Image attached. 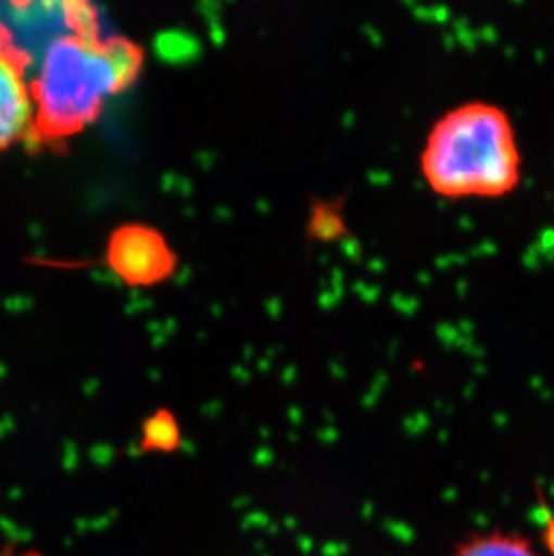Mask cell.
Wrapping results in <instances>:
<instances>
[{"label": "cell", "mask_w": 554, "mask_h": 556, "mask_svg": "<svg viewBox=\"0 0 554 556\" xmlns=\"http://www.w3.org/2000/svg\"><path fill=\"white\" fill-rule=\"evenodd\" d=\"M182 445V429L169 410L158 409L147 416L139 432L137 448L144 454H173Z\"/></svg>", "instance_id": "8992f818"}, {"label": "cell", "mask_w": 554, "mask_h": 556, "mask_svg": "<svg viewBox=\"0 0 554 556\" xmlns=\"http://www.w3.org/2000/svg\"><path fill=\"white\" fill-rule=\"evenodd\" d=\"M314 231H317L320 238H331L340 231L339 218L331 211L320 210V215L315 216Z\"/></svg>", "instance_id": "52a82bcc"}, {"label": "cell", "mask_w": 554, "mask_h": 556, "mask_svg": "<svg viewBox=\"0 0 554 556\" xmlns=\"http://www.w3.org/2000/svg\"><path fill=\"white\" fill-rule=\"evenodd\" d=\"M35 123L32 87L22 62L0 37V150L18 141Z\"/></svg>", "instance_id": "277c9868"}, {"label": "cell", "mask_w": 554, "mask_h": 556, "mask_svg": "<svg viewBox=\"0 0 554 556\" xmlns=\"http://www.w3.org/2000/svg\"><path fill=\"white\" fill-rule=\"evenodd\" d=\"M141 63V49L123 38L101 40L98 31L54 38L32 85L38 130L49 137L81 130L136 79Z\"/></svg>", "instance_id": "7a4b0ae2"}, {"label": "cell", "mask_w": 554, "mask_h": 556, "mask_svg": "<svg viewBox=\"0 0 554 556\" xmlns=\"http://www.w3.org/2000/svg\"><path fill=\"white\" fill-rule=\"evenodd\" d=\"M542 541H544V546L550 549L551 555L554 556V515L547 520V525H545Z\"/></svg>", "instance_id": "ba28073f"}, {"label": "cell", "mask_w": 554, "mask_h": 556, "mask_svg": "<svg viewBox=\"0 0 554 556\" xmlns=\"http://www.w3.org/2000/svg\"><path fill=\"white\" fill-rule=\"evenodd\" d=\"M109 263L125 283L150 287L172 276L177 256L152 227H119L109 243Z\"/></svg>", "instance_id": "3957f363"}, {"label": "cell", "mask_w": 554, "mask_h": 556, "mask_svg": "<svg viewBox=\"0 0 554 556\" xmlns=\"http://www.w3.org/2000/svg\"><path fill=\"white\" fill-rule=\"evenodd\" d=\"M450 556H540L526 536L492 530L466 536Z\"/></svg>", "instance_id": "5b68a950"}, {"label": "cell", "mask_w": 554, "mask_h": 556, "mask_svg": "<svg viewBox=\"0 0 554 556\" xmlns=\"http://www.w3.org/2000/svg\"><path fill=\"white\" fill-rule=\"evenodd\" d=\"M0 556H40L37 553L27 552V553H18V555H10V553H0Z\"/></svg>", "instance_id": "9c48e42d"}, {"label": "cell", "mask_w": 554, "mask_h": 556, "mask_svg": "<svg viewBox=\"0 0 554 556\" xmlns=\"http://www.w3.org/2000/svg\"><path fill=\"white\" fill-rule=\"evenodd\" d=\"M421 172L446 199H502L522 179V153L512 117L488 101L446 112L430 130Z\"/></svg>", "instance_id": "6da1fadb"}]
</instances>
